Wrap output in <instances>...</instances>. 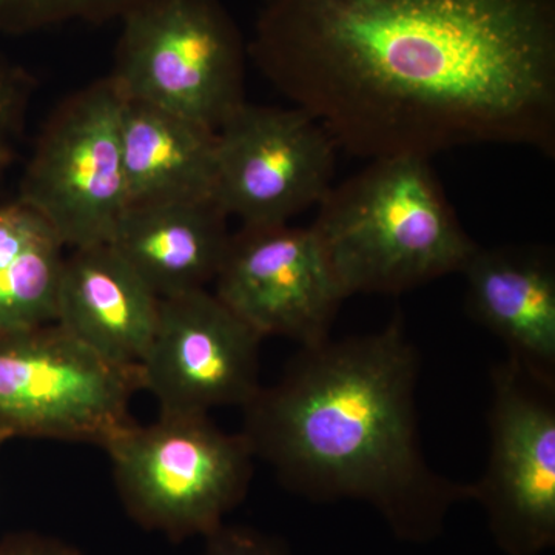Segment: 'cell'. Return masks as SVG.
I'll return each instance as SVG.
<instances>
[{"label":"cell","instance_id":"cell-12","mask_svg":"<svg viewBox=\"0 0 555 555\" xmlns=\"http://www.w3.org/2000/svg\"><path fill=\"white\" fill-rule=\"evenodd\" d=\"M466 308L532 377L555 385V264L547 248L478 246L462 272Z\"/></svg>","mask_w":555,"mask_h":555},{"label":"cell","instance_id":"cell-1","mask_svg":"<svg viewBox=\"0 0 555 555\" xmlns=\"http://www.w3.org/2000/svg\"><path fill=\"white\" fill-rule=\"evenodd\" d=\"M247 51L350 155L555 156V0H264Z\"/></svg>","mask_w":555,"mask_h":555},{"label":"cell","instance_id":"cell-20","mask_svg":"<svg viewBox=\"0 0 555 555\" xmlns=\"http://www.w3.org/2000/svg\"><path fill=\"white\" fill-rule=\"evenodd\" d=\"M7 441L10 440H7L5 437L0 436V451H2V448L5 447Z\"/></svg>","mask_w":555,"mask_h":555},{"label":"cell","instance_id":"cell-7","mask_svg":"<svg viewBox=\"0 0 555 555\" xmlns=\"http://www.w3.org/2000/svg\"><path fill=\"white\" fill-rule=\"evenodd\" d=\"M122 108L109 76L76 91L54 109L25 167L17 199L73 250L108 244L126 210Z\"/></svg>","mask_w":555,"mask_h":555},{"label":"cell","instance_id":"cell-4","mask_svg":"<svg viewBox=\"0 0 555 555\" xmlns=\"http://www.w3.org/2000/svg\"><path fill=\"white\" fill-rule=\"evenodd\" d=\"M127 516L171 542L206 539L243 503L255 454L243 433L229 434L208 415L160 414L131 423L105 444Z\"/></svg>","mask_w":555,"mask_h":555},{"label":"cell","instance_id":"cell-8","mask_svg":"<svg viewBox=\"0 0 555 555\" xmlns=\"http://www.w3.org/2000/svg\"><path fill=\"white\" fill-rule=\"evenodd\" d=\"M489 459L469 485L489 532L506 555L555 546V385L507 358L492 371Z\"/></svg>","mask_w":555,"mask_h":555},{"label":"cell","instance_id":"cell-6","mask_svg":"<svg viewBox=\"0 0 555 555\" xmlns=\"http://www.w3.org/2000/svg\"><path fill=\"white\" fill-rule=\"evenodd\" d=\"M141 369L108 363L57 323L0 332V436L105 448L133 423Z\"/></svg>","mask_w":555,"mask_h":555},{"label":"cell","instance_id":"cell-2","mask_svg":"<svg viewBox=\"0 0 555 555\" xmlns=\"http://www.w3.org/2000/svg\"><path fill=\"white\" fill-rule=\"evenodd\" d=\"M418 375L398 313L375 334L302 347L284 377L243 408L241 433L294 494L367 503L401 542L429 543L470 492L427 465Z\"/></svg>","mask_w":555,"mask_h":555},{"label":"cell","instance_id":"cell-17","mask_svg":"<svg viewBox=\"0 0 555 555\" xmlns=\"http://www.w3.org/2000/svg\"><path fill=\"white\" fill-rule=\"evenodd\" d=\"M30 90L27 73L0 61V178L13 159L30 101Z\"/></svg>","mask_w":555,"mask_h":555},{"label":"cell","instance_id":"cell-10","mask_svg":"<svg viewBox=\"0 0 555 555\" xmlns=\"http://www.w3.org/2000/svg\"><path fill=\"white\" fill-rule=\"evenodd\" d=\"M214 283V294L259 337L302 347L331 338L347 298L313 230L291 224L232 233Z\"/></svg>","mask_w":555,"mask_h":555},{"label":"cell","instance_id":"cell-13","mask_svg":"<svg viewBox=\"0 0 555 555\" xmlns=\"http://www.w3.org/2000/svg\"><path fill=\"white\" fill-rule=\"evenodd\" d=\"M160 298L109 244L75 248L62 269L56 323L108 363L141 367Z\"/></svg>","mask_w":555,"mask_h":555},{"label":"cell","instance_id":"cell-3","mask_svg":"<svg viewBox=\"0 0 555 555\" xmlns=\"http://www.w3.org/2000/svg\"><path fill=\"white\" fill-rule=\"evenodd\" d=\"M346 297L397 295L460 273L477 250L430 159L371 160L334 185L310 225Z\"/></svg>","mask_w":555,"mask_h":555},{"label":"cell","instance_id":"cell-14","mask_svg":"<svg viewBox=\"0 0 555 555\" xmlns=\"http://www.w3.org/2000/svg\"><path fill=\"white\" fill-rule=\"evenodd\" d=\"M230 236L228 214L210 198L129 206L108 244L163 299L214 283Z\"/></svg>","mask_w":555,"mask_h":555},{"label":"cell","instance_id":"cell-18","mask_svg":"<svg viewBox=\"0 0 555 555\" xmlns=\"http://www.w3.org/2000/svg\"><path fill=\"white\" fill-rule=\"evenodd\" d=\"M204 540L201 555H292L280 537L248 526L222 525Z\"/></svg>","mask_w":555,"mask_h":555},{"label":"cell","instance_id":"cell-9","mask_svg":"<svg viewBox=\"0 0 555 555\" xmlns=\"http://www.w3.org/2000/svg\"><path fill=\"white\" fill-rule=\"evenodd\" d=\"M337 150L305 109L246 102L217 131L215 196L241 228L288 224L334 188Z\"/></svg>","mask_w":555,"mask_h":555},{"label":"cell","instance_id":"cell-5","mask_svg":"<svg viewBox=\"0 0 555 555\" xmlns=\"http://www.w3.org/2000/svg\"><path fill=\"white\" fill-rule=\"evenodd\" d=\"M247 56L219 0H152L122 17L108 76L124 100L218 131L247 102Z\"/></svg>","mask_w":555,"mask_h":555},{"label":"cell","instance_id":"cell-16","mask_svg":"<svg viewBox=\"0 0 555 555\" xmlns=\"http://www.w3.org/2000/svg\"><path fill=\"white\" fill-rule=\"evenodd\" d=\"M64 248L20 199L0 204V332L56 323Z\"/></svg>","mask_w":555,"mask_h":555},{"label":"cell","instance_id":"cell-11","mask_svg":"<svg viewBox=\"0 0 555 555\" xmlns=\"http://www.w3.org/2000/svg\"><path fill=\"white\" fill-rule=\"evenodd\" d=\"M261 339L207 288L163 298L139 367L142 389L158 400L160 414L243 409L262 387Z\"/></svg>","mask_w":555,"mask_h":555},{"label":"cell","instance_id":"cell-15","mask_svg":"<svg viewBox=\"0 0 555 555\" xmlns=\"http://www.w3.org/2000/svg\"><path fill=\"white\" fill-rule=\"evenodd\" d=\"M120 150L127 207L217 199V131L124 100Z\"/></svg>","mask_w":555,"mask_h":555},{"label":"cell","instance_id":"cell-19","mask_svg":"<svg viewBox=\"0 0 555 555\" xmlns=\"http://www.w3.org/2000/svg\"><path fill=\"white\" fill-rule=\"evenodd\" d=\"M0 555H86L60 537L21 531L0 539Z\"/></svg>","mask_w":555,"mask_h":555}]
</instances>
